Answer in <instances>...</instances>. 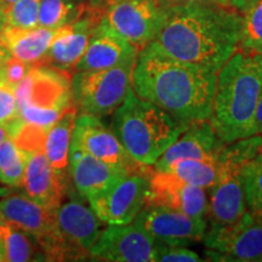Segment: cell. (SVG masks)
<instances>
[{
  "mask_svg": "<svg viewBox=\"0 0 262 262\" xmlns=\"http://www.w3.org/2000/svg\"><path fill=\"white\" fill-rule=\"evenodd\" d=\"M2 63H3V62H0V81H4V80H3V70H2Z\"/></svg>",
  "mask_w": 262,
  "mask_h": 262,
  "instance_id": "ee69618b",
  "label": "cell"
},
{
  "mask_svg": "<svg viewBox=\"0 0 262 262\" xmlns=\"http://www.w3.org/2000/svg\"><path fill=\"white\" fill-rule=\"evenodd\" d=\"M85 9L86 3L78 0H41L39 26L45 28H60L80 17Z\"/></svg>",
  "mask_w": 262,
  "mask_h": 262,
  "instance_id": "4316f807",
  "label": "cell"
},
{
  "mask_svg": "<svg viewBox=\"0 0 262 262\" xmlns=\"http://www.w3.org/2000/svg\"><path fill=\"white\" fill-rule=\"evenodd\" d=\"M77 116L75 107L64 113L48 130L42 143V150L49 163L63 176L70 175V148Z\"/></svg>",
  "mask_w": 262,
  "mask_h": 262,
  "instance_id": "603a6c76",
  "label": "cell"
},
{
  "mask_svg": "<svg viewBox=\"0 0 262 262\" xmlns=\"http://www.w3.org/2000/svg\"><path fill=\"white\" fill-rule=\"evenodd\" d=\"M5 27H6V21H5L4 10H0V34H2V32L4 31Z\"/></svg>",
  "mask_w": 262,
  "mask_h": 262,
  "instance_id": "f35d334b",
  "label": "cell"
},
{
  "mask_svg": "<svg viewBox=\"0 0 262 262\" xmlns=\"http://www.w3.org/2000/svg\"><path fill=\"white\" fill-rule=\"evenodd\" d=\"M262 55L238 50L217 72L210 123L225 143L256 135Z\"/></svg>",
  "mask_w": 262,
  "mask_h": 262,
  "instance_id": "3957f363",
  "label": "cell"
},
{
  "mask_svg": "<svg viewBox=\"0 0 262 262\" xmlns=\"http://www.w3.org/2000/svg\"><path fill=\"white\" fill-rule=\"evenodd\" d=\"M261 55H262V52H261Z\"/></svg>",
  "mask_w": 262,
  "mask_h": 262,
  "instance_id": "c3c4849f",
  "label": "cell"
},
{
  "mask_svg": "<svg viewBox=\"0 0 262 262\" xmlns=\"http://www.w3.org/2000/svg\"><path fill=\"white\" fill-rule=\"evenodd\" d=\"M21 124L16 88L0 81V127L12 136Z\"/></svg>",
  "mask_w": 262,
  "mask_h": 262,
  "instance_id": "4dcf8cb0",
  "label": "cell"
},
{
  "mask_svg": "<svg viewBox=\"0 0 262 262\" xmlns=\"http://www.w3.org/2000/svg\"><path fill=\"white\" fill-rule=\"evenodd\" d=\"M133 68L134 66H120L74 72L71 78V90L77 112L97 118L113 114L133 90Z\"/></svg>",
  "mask_w": 262,
  "mask_h": 262,
  "instance_id": "ba28073f",
  "label": "cell"
},
{
  "mask_svg": "<svg viewBox=\"0 0 262 262\" xmlns=\"http://www.w3.org/2000/svg\"><path fill=\"white\" fill-rule=\"evenodd\" d=\"M133 222L156 241L171 247H188L199 243L204 239L208 228L205 219L192 217L183 212L155 205L143 206Z\"/></svg>",
  "mask_w": 262,
  "mask_h": 262,
  "instance_id": "4fadbf2b",
  "label": "cell"
},
{
  "mask_svg": "<svg viewBox=\"0 0 262 262\" xmlns=\"http://www.w3.org/2000/svg\"><path fill=\"white\" fill-rule=\"evenodd\" d=\"M126 172L119 171L83 150L70 148V176L78 193L85 198L104 191Z\"/></svg>",
  "mask_w": 262,
  "mask_h": 262,
  "instance_id": "44dd1931",
  "label": "cell"
},
{
  "mask_svg": "<svg viewBox=\"0 0 262 262\" xmlns=\"http://www.w3.org/2000/svg\"><path fill=\"white\" fill-rule=\"evenodd\" d=\"M158 241L131 222L108 225L102 229L90 255L95 260L114 262H155Z\"/></svg>",
  "mask_w": 262,
  "mask_h": 262,
  "instance_id": "5bb4252c",
  "label": "cell"
},
{
  "mask_svg": "<svg viewBox=\"0 0 262 262\" xmlns=\"http://www.w3.org/2000/svg\"><path fill=\"white\" fill-rule=\"evenodd\" d=\"M239 50L261 55L262 52V0L242 12V34Z\"/></svg>",
  "mask_w": 262,
  "mask_h": 262,
  "instance_id": "f1b7e54d",
  "label": "cell"
},
{
  "mask_svg": "<svg viewBox=\"0 0 262 262\" xmlns=\"http://www.w3.org/2000/svg\"><path fill=\"white\" fill-rule=\"evenodd\" d=\"M255 125H256V134L262 137V94L255 114Z\"/></svg>",
  "mask_w": 262,
  "mask_h": 262,
  "instance_id": "e575fe53",
  "label": "cell"
},
{
  "mask_svg": "<svg viewBox=\"0 0 262 262\" xmlns=\"http://www.w3.org/2000/svg\"><path fill=\"white\" fill-rule=\"evenodd\" d=\"M243 181L248 210L262 224V152L245 164Z\"/></svg>",
  "mask_w": 262,
  "mask_h": 262,
  "instance_id": "83f0119b",
  "label": "cell"
},
{
  "mask_svg": "<svg viewBox=\"0 0 262 262\" xmlns=\"http://www.w3.org/2000/svg\"><path fill=\"white\" fill-rule=\"evenodd\" d=\"M146 205L163 206L192 217L205 219L209 198L205 189L183 181L175 173L152 168Z\"/></svg>",
  "mask_w": 262,
  "mask_h": 262,
  "instance_id": "2e32d148",
  "label": "cell"
},
{
  "mask_svg": "<svg viewBox=\"0 0 262 262\" xmlns=\"http://www.w3.org/2000/svg\"><path fill=\"white\" fill-rule=\"evenodd\" d=\"M116 2H118V0H89V4L91 6H95V8L106 10V8H108L110 5H112L113 3Z\"/></svg>",
  "mask_w": 262,
  "mask_h": 262,
  "instance_id": "8d00e7d4",
  "label": "cell"
},
{
  "mask_svg": "<svg viewBox=\"0 0 262 262\" xmlns=\"http://www.w3.org/2000/svg\"><path fill=\"white\" fill-rule=\"evenodd\" d=\"M188 124L131 90L114 111L111 130L135 162L153 166Z\"/></svg>",
  "mask_w": 262,
  "mask_h": 262,
  "instance_id": "277c9868",
  "label": "cell"
},
{
  "mask_svg": "<svg viewBox=\"0 0 262 262\" xmlns=\"http://www.w3.org/2000/svg\"><path fill=\"white\" fill-rule=\"evenodd\" d=\"M198 2H212V0H162V3L166 8H173V6H179V5H185V4H189V3H198ZM217 2V0H215Z\"/></svg>",
  "mask_w": 262,
  "mask_h": 262,
  "instance_id": "d590c367",
  "label": "cell"
},
{
  "mask_svg": "<svg viewBox=\"0 0 262 262\" xmlns=\"http://www.w3.org/2000/svg\"><path fill=\"white\" fill-rule=\"evenodd\" d=\"M3 3H4V4L8 6V5H10V4H14V3H16L17 2V0H2Z\"/></svg>",
  "mask_w": 262,
  "mask_h": 262,
  "instance_id": "7bdbcfd3",
  "label": "cell"
},
{
  "mask_svg": "<svg viewBox=\"0 0 262 262\" xmlns=\"http://www.w3.org/2000/svg\"><path fill=\"white\" fill-rule=\"evenodd\" d=\"M67 178L52 168L44 150L37 149L28 153L22 187L32 201L57 211L67 193Z\"/></svg>",
  "mask_w": 262,
  "mask_h": 262,
  "instance_id": "d6986e66",
  "label": "cell"
},
{
  "mask_svg": "<svg viewBox=\"0 0 262 262\" xmlns=\"http://www.w3.org/2000/svg\"><path fill=\"white\" fill-rule=\"evenodd\" d=\"M225 145L209 119L189 123L178 140L157 160L153 168L165 171L172 164L182 159L219 160Z\"/></svg>",
  "mask_w": 262,
  "mask_h": 262,
  "instance_id": "e0dca14e",
  "label": "cell"
},
{
  "mask_svg": "<svg viewBox=\"0 0 262 262\" xmlns=\"http://www.w3.org/2000/svg\"><path fill=\"white\" fill-rule=\"evenodd\" d=\"M8 193H9V189L0 187V198H2V196H4V195L8 194Z\"/></svg>",
  "mask_w": 262,
  "mask_h": 262,
  "instance_id": "60d3db41",
  "label": "cell"
},
{
  "mask_svg": "<svg viewBox=\"0 0 262 262\" xmlns=\"http://www.w3.org/2000/svg\"><path fill=\"white\" fill-rule=\"evenodd\" d=\"M41 0H17L4 9L6 26L16 28H34L39 26Z\"/></svg>",
  "mask_w": 262,
  "mask_h": 262,
  "instance_id": "f546056e",
  "label": "cell"
},
{
  "mask_svg": "<svg viewBox=\"0 0 262 262\" xmlns=\"http://www.w3.org/2000/svg\"><path fill=\"white\" fill-rule=\"evenodd\" d=\"M5 8H6V5L2 2V0H0V10H4Z\"/></svg>",
  "mask_w": 262,
  "mask_h": 262,
  "instance_id": "f6af8a7d",
  "label": "cell"
},
{
  "mask_svg": "<svg viewBox=\"0 0 262 262\" xmlns=\"http://www.w3.org/2000/svg\"><path fill=\"white\" fill-rule=\"evenodd\" d=\"M139 50L102 21L95 29L89 45L74 72L97 71L135 64Z\"/></svg>",
  "mask_w": 262,
  "mask_h": 262,
  "instance_id": "ac0fdd59",
  "label": "cell"
},
{
  "mask_svg": "<svg viewBox=\"0 0 262 262\" xmlns=\"http://www.w3.org/2000/svg\"><path fill=\"white\" fill-rule=\"evenodd\" d=\"M0 244L5 261H45L38 244L31 237L3 221H0Z\"/></svg>",
  "mask_w": 262,
  "mask_h": 262,
  "instance_id": "cb8c5ba5",
  "label": "cell"
},
{
  "mask_svg": "<svg viewBox=\"0 0 262 262\" xmlns=\"http://www.w3.org/2000/svg\"><path fill=\"white\" fill-rule=\"evenodd\" d=\"M28 153L10 135L0 143V183L9 187H22Z\"/></svg>",
  "mask_w": 262,
  "mask_h": 262,
  "instance_id": "d4e9b609",
  "label": "cell"
},
{
  "mask_svg": "<svg viewBox=\"0 0 262 262\" xmlns=\"http://www.w3.org/2000/svg\"><path fill=\"white\" fill-rule=\"evenodd\" d=\"M0 261H5V257H4V251H3V247L2 244H0Z\"/></svg>",
  "mask_w": 262,
  "mask_h": 262,
  "instance_id": "b9f144b4",
  "label": "cell"
},
{
  "mask_svg": "<svg viewBox=\"0 0 262 262\" xmlns=\"http://www.w3.org/2000/svg\"><path fill=\"white\" fill-rule=\"evenodd\" d=\"M32 64H28L11 56L8 60L3 61L2 63L3 80H4V83L16 88L19 81L24 79L28 74V72L32 70Z\"/></svg>",
  "mask_w": 262,
  "mask_h": 262,
  "instance_id": "d6a6232c",
  "label": "cell"
},
{
  "mask_svg": "<svg viewBox=\"0 0 262 262\" xmlns=\"http://www.w3.org/2000/svg\"><path fill=\"white\" fill-rule=\"evenodd\" d=\"M217 73L176 60L152 42L137 54L133 91L185 123L210 119Z\"/></svg>",
  "mask_w": 262,
  "mask_h": 262,
  "instance_id": "7a4b0ae2",
  "label": "cell"
},
{
  "mask_svg": "<svg viewBox=\"0 0 262 262\" xmlns=\"http://www.w3.org/2000/svg\"><path fill=\"white\" fill-rule=\"evenodd\" d=\"M78 2H85V0H78Z\"/></svg>",
  "mask_w": 262,
  "mask_h": 262,
  "instance_id": "7dc6e473",
  "label": "cell"
},
{
  "mask_svg": "<svg viewBox=\"0 0 262 262\" xmlns=\"http://www.w3.org/2000/svg\"><path fill=\"white\" fill-rule=\"evenodd\" d=\"M0 221L31 237L38 244L45 261H79L90 257L63 238L57 225L56 211L32 201L26 193H8L0 198Z\"/></svg>",
  "mask_w": 262,
  "mask_h": 262,
  "instance_id": "52a82bcc",
  "label": "cell"
},
{
  "mask_svg": "<svg viewBox=\"0 0 262 262\" xmlns=\"http://www.w3.org/2000/svg\"><path fill=\"white\" fill-rule=\"evenodd\" d=\"M22 122L49 130L74 108L68 73L50 66H33L16 86Z\"/></svg>",
  "mask_w": 262,
  "mask_h": 262,
  "instance_id": "8992f818",
  "label": "cell"
},
{
  "mask_svg": "<svg viewBox=\"0 0 262 262\" xmlns=\"http://www.w3.org/2000/svg\"><path fill=\"white\" fill-rule=\"evenodd\" d=\"M262 152V137L254 135L226 143L219 156V178L210 188L208 217L210 225L231 224L248 210L243 168Z\"/></svg>",
  "mask_w": 262,
  "mask_h": 262,
  "instance_id": "5b68a950",
  "label": "cell"
},
{
  "mask_svg": "<svg viewBox=\"0 0 262 262\" xmlns=\"http://www.w3.org/2000/svg\"><path fill=\"white\" fill-rule=\"evenodd\" d=\"M71 147L83 150L126 173L149 172L152 169V166L142 165L131 158L113 131L108 129L100 118L91 114L77 116Z\"/></svg>",
  "mask_w": 262,
  "mask_h": 262,
  "instance_id": "7c38bea8",
  "label": "cell"
},
{
  "mask_svg": "<svg viewBox=\"0 0 262 262\" xmlns=\"http://www.w3.org/2000/svg\"><path fill=\"white\" fill-rule=\"evenodd\" d=\"M56 219L66 241L91 257L90 250L100 237L103 224L93 209L78 201L66 202L57 209Z\"/></svg>",
  "mask_w": 262,
  "mask_h": 262,
  "instance_id": "ffe728a7",
  "label": "cell"
},
{
  "mask_svg": "<svg viewBox=\"0 0 262 262\" xmlns=\"http://www.w3.org/2000/svg\"><path fill=\"white\" fill-rule=\"evenodd\" d=\"M165 171L175 173L191 185L210 189L219 178V160L182 159L172 164Z\"/></svg>",
  "mask_w": 262,
  "mask_h": 262,
  "instance_id": "484cf974",
  "label": "cell"
},
{
  "mask_svg": "<svg viewBox=\"0 0 262 262\" xmlns=\"http://www.w3.org/2000/svg\"><path fill=\"white\" fill-rule=\"evenodd\" d=\"M149 172H134L122 176L104 191L88 198L90 208L103 224H131L146 205Z\"/></svg>",
  "mask_w": 262,
  "mask_h": 262,
  "instance_id": "8fae6325",
  "label": "cell"
},
{
  "mask_svg": "<svg viewBox=\"0 0 262 262\" xmlns=\"http://www.w3.org/2000/svg\"><path fill=\"white\" fill-rule=\"evenodd\" d=\"M242 12L215 2H198L169 9L165 24L152 41L176 60L217 73L239 50Z\"/></svg>",
  "mask_w": 262,
  "mask_h": 262,
  "instance_id": "6da1fadb",
  "label": "cell"
},
{
  "mask_svg": "<svg viewBox=\"0 0 262 262\" xmlns=\"http://www.w3.org/2000/svg\"><path fill=\"white\" fill-rule=\"evenodd\" d=\"M257 2L258 0H228V5L239 12H243Z\"/></svg>",
  "mask_w": 262,
  "mask_h": 262,
  "instance_id": "836d02e7",
  "label": "cell"
},
{
  "mask_svg": "<svg viewBox=\"0 0 262 262\" xmlns=\"http://www.w3.org/2000/svg\"><path fill=\"white\" fill-rule=\"evenodd\" d=\"M6 135H8V133H6V131L3 129V127H0V143H2V141L5 139Z\"/></svg>",
  "mask_w": 262,
  "mask_h": 262,
  "instance_id": "ab89813d",
  "label": "cell"
},
{
  "mask_svg": "<svg viewBox=\"0 0 262 262\" xmlns=\"http://www.w3.org/2000/svg\"><path fill=\"white\" fill-rule=\"evenodd\" d=\"M203 242L211 260L262 261V224L249 210L231 224L209 226Z\"/></svg>",
  "mask_w": 262,
  "mask_h": 262,
  "instance_id": "30bf717a",
  "label": "cell"
},
{
  "mask_svg": "<svg viewBox=\"0 0 262 262\" xmlns=\"http://www.w3.org/2000/svg\"><path fill=\"white\" fill-rule=\"evenodd\" d=\"M219 3H221V4H226V5H228V0H217Z\"/></svg>",
  "mask_w": 262,
  "mask_h": 262,
  "instance_id": "bcb514c9",
  "label": "cell"
},
{
  "mask_svg": "<svg viewBox=\"0 0 262 262\" xmlns=\"http://www.w3.org/2000/svg\"><path fill=\"white\" fill-rule=\"evenodd\" d=\"M60 31L61 27L45 28L38 26L34 28H16L6 26L0 39L12 57L28 64L39 66Z\"/></svg>",
  "mask_w": 262,
  "mask_h": 262,
  "instance_id": "7402d4cb",
  "label": "cell"
},
{
  "mask_svg": "<svg viewBox=\"0 0 262 262\" xmlns=\"http://www.w3.org/2000/svg\"><path fill=\"white\" fill-rule=\"evenodd\" d=\"M156 261L158 262H195L202 261L201 256L187 247H171L158 242Z\"/></svg>",
  "mask_w": 262,
  "mask_h": 262,
  "instance_id": "1f68e13d",
  "label": "cell"
},
{
  "mask_svg": "<svg viewBox=\"0 0 262 262\" xmlns=\"http://www.w3.org/2000/svg\"><path fill=\"white\" fill-rule=\"evenodd\" d=\"M10 57H11V55H10L8 48L5 47L4 42H3L2 39H0V62L8 60Z\"/></svg>",
  "mask_w": 262,
  "mask_h": 262,
  "instance_id": "74e56055",
  "label": "cell"
},
{
  "mask_svg": "<svg viewBox=\"0 0 262 262\" xmlns=\"http://www.w3.org/2000/svg\"><path fill=\"white\" fill-rule=\"evenodd\" d=\"M104 11V9L95 8L88 3L80 17L70 25L62 26L42 58L41 64L50 66L66 73H74L75 66L83 57L95 29L102 21Z\"/></svg>",
  "mask_w": 262,
  "mask_h": 262,
  "instance_id": "9a60e30c",
  "label": "cell"
},
{
  "mask_svg": "<svg viewBox=\"0 0 262 262\" xmlns=\"http://www.w3.org/2000/svg\"><path fill=\"white\" fill-rule=\"evenodd\" d=\"M168 14L162 0H118L106 8L103 22L140 51L155 40Z\"/></svg>",
  "mask_w": 262,
  "mask_h": 262,
  "instance_id": "9c48e42d",
  "label": "cell"
}]
</instances>
